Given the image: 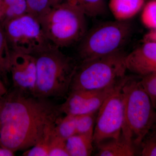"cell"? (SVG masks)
Segmentation results:
<instances>
[{
  "label": "cell",
  "instance_id": "cell-1",
  "mask_svg": "<svg viewBox=\"0 0 156 156\" xmlns=\"http://www.w3.org/2000/svg\"><path fill=\"white\" fill-rule=\"evenodd\" d=\"M62 114L49 99L14 89L5 95L0 113V143L14 152L28 149Z\"/></svg>",
  "mask_w": 156,
  "mask_h": 156
},
{
  "label": "cell",
  "instance_id": "cell-2",
  "mask_svg": "<svg viewBox=\"0 0 156 156\" xmlns=\"http://www.w3.org/2000/svg\"><path fill=\"white\" fill-rule=\"evenodd\" d=\"M37 79L32 95L40 98H62L68 94L76 61L52 45L34 55Z\"/></svg>",
  "mask_w": 156,
  "mask_h": 156
},
{
  "label": "cell",
  "instance_id": "cell-3",
  "mask_svg": "<svg viewBox=\"0 0 156 156\" xmlns=\"http://www.w3.org/2000/svg\"><path fill=\"white\" fill-rule=\"evenodd\" d=\"M123 90L124 117L121 136L136 149L153 126L156 109L140 80L135 77L127 76Z\"/></svg>",
  "mask_w": 156,
  "mask_h": 156
},
{
  "label": "cell",
  "instance_id": "cell-4",
  "mask_svg": "<svg viewBox=\"0 0 156 156\" xmlns=\"http://www.w3.org/2000/svg\"><path fill=\"white\" fill-rule=\"evenodd\" d=\"M86 14L75 0L53 6L40 21L52 45L66 48L80 42L87 32Z\"/></svg>",
  "mask_w": 156,
  "mask_h": 156
},
{
  "label": "cell",
  "instance_id": "cell-5",
  "mask_svg": "<svg viewBox=\"0 0 156 156\" xmlns=\"http://www.w3.org/2000/svg\"><path fill=\"white\" fill-rule=\"evenodd\" d=\"M127 55L122 50L81 62L73 77L69 92L103 89L115 84L126 75Z\"/></svg>",
  "mask_w": 156,
  "mask_h": 156
},
{
  "label": "cell",
  "instance_id": "cell-6",
  "mask_svg": "<svg viewBox=\"0 0 156 156\" xmlns=\"http://www.w3.org/2000/svg\"><path fill=\"white\" fill-rule=\"evenodd\" d=\"M132 24L128 20L101 23L87 31L80 41L81 62L107 56L122 50L131 38Z\"/></svg>",
  "mask_w": 156,
  "mask_h": 156
},
{
  "label": "cell",
  "instance_id": "cell-7",
  "mask_svg": "<svg viewBox=\"0 0 156 156\" xmlns=\"http://www.w3.org/2000/svg\"><path fill=\"white\" fill-rule=\"evenodd\" d=\"M2 24L13 52L34 56L52 45L41 22L30 14H24Z\"/></svg>",
  "mask_w": 156,
  "mask_h": 156
},
{
  "label": "cell",
  "instance_id": "cell-8",
  "mask_svg": "<svg viewBox=\"0 0 156 156\" xmlns=\"http://www.w3.org/2000/svg\"><path fill=\"white\" fill-rule=\"evenodd\" d=\"M127 76L117 83L98 111L93 133L95 146L106 140L121 137L124 117L123 87Z\"/></svg>",
  "mask_w": 156,
  "mask_h": 156
},
{
  "label": "cell",
  "instance_id": "cell-9",
  "mask_svg": "<svg viewBox=\"0 0 156 156\" xmlns=\"http://www.w3.org/2000/svg\"><path fill=\"white\" fill-rule=\"evenodd\" d=\"M118 82L103 89L70 92L66 100L59 105V109L65 115H73L97 111Z\"/></svg>",
  "mask_w": 156,
  "mask_h": 156
},
{
  "label": "cell",
  "instance_id": "cell-10",
  "mask_svg": "<svg viewBox=\"0 0 156 156\" xmlns=\"http://www.w3.org/2000/svg\"><path fill=\"white\" fill-rule=\"evenodd\" d=\"M11 52L10 74L14 89L32 95L37 79L35 57L30 54Z\"/></svg>",
  "mask_w": 156,
  "mask_h": 156
},
{
  "label": "cell",
  "instance_id": "cell-11",
  "mask_svg": "<svg viewBox=\"0 0 156 156\" xmlns=\"http://www.w3.org/2000/svg\"><path fill=\"white\" fill-rule=\"evenodd\" d=\"M126 64L127 70L141 77L156 72V42L145 41L127 54Z\"/></svg>",
  "mask_w": 156,
  "mask_h": 156
},
{
  "label": "cell",
  "instance_id": "cell-12",
  "mask_svg": "<svg viewBox=\"0 0 156 156\" xmlns=\"http://www.w3.org/2000/svg\"><path fill=\"white\" fill-rule=\"evenodd\" d=\"M146 0H110L108 8L116 20L126 21L135 16Z\"/></svg>",
  "mask_w": 156,
  "mask_h": 156
},
{
  "label": "cell",
  "instance_id": "cell-13",
  "mask_svg": "<svg viewBox=\"0 0 156 156\" xmlns=\"http://www.w3.org/2000/svg\"><path fill=\"white\" fill-rule=\"evenodd\" d=\"M97 156H133L136 149L128 144L122 138L109 139L104 140L95 145Z\"/></svg>",
  "mask_w": 156,
  "mask_h": 156
},
{
  "label": "cell",
  "instance_id": "cell-14",
  "mask_svg": "<svg viewBox=\"0 0 156 156\" xmlns=\"http://www.w3.org/2000/svg\"><path fill=\"white\" fill-rule=\"evenodd\" d=\"M69 156H89L94 150L93 133L76 134L66 140Z\"/></svg>",
  "mask_w": 156,
  "mask_h": 156
},
{
  "label": "cell",
  "instance_id": "cell-15",
  "mask_svg": "<svg viewBox=\"0 0 156 156\" xmlns=\"http://www.w3.org/2000/svg\"><path fill=\"white\" fill-rule=\"evenodd\" d=\"M11 53L5 30L0 21V77L6 85L9 83Z\"/></svg>",
  "mask_w": 156,
  "mask_h": 156
},
{
  "label": "cell",
  "instance_id": "cell-16",
  "mask_svg": "<svg viewBox=\"0 0 156 156\" xmlns=\"http://www.w3.org/2000/svg\"><path fill=\"white\" fill-rule=\"evenodd\" d=\"M4 15L2 23L27 14L26 0H2Z\"/></svg>",
  "mask_w": 156,
  "mask_h": 156
},
{
  "label": "cell",
  "instance_id": "cell-17",
  "mask_svg": "<svg viewBox=\"0 0 156 156\" xmlns=\"http://www.w3.org/2000/svg\"><path fill=\"white\" fill-rule=\"evenodd\" d=\"M55 125L50 126L32 147L23 153V156H49L50 142L54 133Z\"/></svg>",
  "mask_w": 156,
  "mask_h": 156
},
{
  "label": "cell",
  "instance_id": "cell-18",
  "mask_svg": "<svg viewBox=\"0 0 156 156\" xmlns=\"http://www.w3.org/2000/svg\"><path fill=\"white\" fill-rule=\"evenodd\" d=\"M56 134L65 140L77 134L76 115H65L58 119L55 125Z\"/></svg>",
  "mask_w": 156,
  "mask_h": 156
},
{
  "label": "cell",
  "instance_id": "cell-19",
  "mask_svg": "<svg viewBox=\"0 0 156 156\" xmlns=\"http://www.w3.org/2000/svg\"><path fill=\"white\" fill-rule=\"evenodd\" d=\"M86 16L97 17L106 12L105 0H75Z\"/></svg>",
  "mask_w": 156,
  "mask_h": 156
},
{
  "label": "cell",
  "instance_id": "cell-20",
  "mask_svg": "<svg viewBox=\"0 0 156 156\" xmlns=\"http://www.w3.org/2000/svg\"><path fill=\"white\" fill-rule=\"evenodd\" d=\"M27 14L41 21L52 8L50 0H26Z\"/></svg>",
  "mask_w": 156,
  "mask_h": 156
},
{
  "label": "cell",
  "instance_id": "cell-21",
  "mask_svg": "<svg viewBox=\"0 0 156 156\" xmlns=\"http://www.w3.org/2000/svg\"><path fill=\"white\" fill-rule=\"evenodd\" d=\"M97 112L76 115L77 134L94 133Z\"/></svg>",
  "mask_w": 156,
  "mask_h": 156
},
{
  "label": "cell",
  "instance_id": "cell-22",
  "mask_svg": "<svg viewBox=\"0 0 156 156\" xmlns=\"http://www.w3.org/2000/svg\"><path fill=\"white\" fill-rule=\"evenodd\" d=\"M144 25L151 30H156V0H151L144 7L141 16Z\"/></svg>",
  "mask_w": 156,
  "mask_h": 156
},
{
  "label": "cell",
  "instance_id": "cell-23",
  "mask_svg": "<svg viewBox=\"0 0 156 156\" xmlns=\"http://www.w3.org/2000/svg\"><path fill=\"white\" fill-rule=\"evenodd\" d=\"M49 156H69L66 149V140L54 133L50 142Z\"/></svg>",
  "mask_w": 156,
  "mask_h": 156
},
{
  "label": "cell",
  "instance_id": "cell-24",
  "mask_svg": "<svg viewBox=\"0 0 156 156\" xmlns=\"http://www.w3.org/2000/svg\"><path fill=\"white\" fill-rule=\"evenodd\" d=\"M140 82L156 110V72L142 77Z\"/></svg>",
  "mask_w": 156,
  "mask_h": 156
},
{
  "label": "cell",
  "instance_id": "cell-25",
  "mask_svg": "<svg viewBox=\"0 0 156 156\" xmlns=\"http://www.w3.org/2000/svg\"><path fill=\"white\" fill-rule=\"evenodd\" d=\"M14 153L0 143V156H13L15 155Z\"/></svg>",
  "mask_w": 156,
  "mask_h": 156
},
{
  "label": "cell",
  "instance_id": "cell-26",
  "mask_svg": "<svg viewBox=\"0 0 156 156\" xmlns=\"http://www.w3.org/2000/svg\"><path fill=\"white\" fill-rule=\"evenodd\" d=\"M145 41L156 42V30H151L145 37Z\"/></svg>",
  "mask_w": 156,
  "mask_h": 156
},
{
  "label": "cell",
  "instance_id": "cell-27",
  "mask_svg": "<svg viewBox=\"0 0 156 156\" xmlns=\"http://www.w3.org/2000/svg\"><path fill=\"white\" fill-rule=\"evenodd\" d=\"M8 92L5 83L2 79L0 77V97H4Z\"/></svg>",
  "mask_w": 156,
  "mask_h": 156
},
{
  "label": "cell",
  "instance_id": "cell-28",
  "mask_svg": "<svg viewBox=\"0 0 156 156\" xmlns=\"http://www.w3.org/2000/svg\"><path fill=\"white\" fill-rule=\"evenodd\" d=\"M65 1H66V0H50L52 6L60 4V3H62V2H64Z\"/></svg>",
  "mask_w": 156,
  "mask_h": 156
},
{
  "label": "cell",
  "instance_id": "cell-29",
  "mask_svg": "<svg viewBox=\"0 0 156 156\" xmlns=\"http://www.w3.org/2000/svg\"><path fill=\"white\" fill-rule=\"evenodd\" d=\"M3 15H4V12H3L2 6V0H1V2H0V21H2Z\"/></svg>",
  "mask_w": 156,
  "mask_h": 156
},
{
  "label": "cell",
  "instance_id": "cell-30",
  "mask_svg": "<svg viewBox=\"0 0 156 156\" xmlns=\"http://www.w3.org/2000/svg\"><path fill=\"white\" fill-rule=\"evenodd\" d=\"M4 98H5V96L4 97H0V113H1L3 103H4Z\"/></svg>",
  "mask_w": 156,
  "mask_h": 156
},
{
  "label": "cell",
  "instance_id": "cell-31",
  "mask_svg": "<svg viewBox=\"0 0 156 156\" xmlns=\"http://www.w3.org/2000/svg\"><path fill=\"white\" fill-rule=\"evenodd\" d=\"M153 126H154L155 127H156V119L155 120V122L154 123Z\"/></svg>",
  "mask_w": 156,
  "mask_h": 156
},
{
  "label": "cell",
  "instance_id": "cell-32",
  "mask_svg": "<svg viewBox=\"0 0 156 156\" xmlns=\"http://www.w3.org/2000/svg\"><path fill=\"white\" fill-rule=\"evenodd\" d=\"M0 2H1V0H0Z\"/></svg>",
  "mask_w": 156,
  "mask_h": 156
}]
</instances>
